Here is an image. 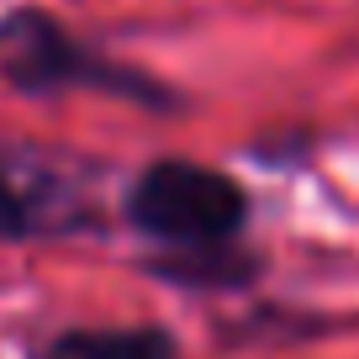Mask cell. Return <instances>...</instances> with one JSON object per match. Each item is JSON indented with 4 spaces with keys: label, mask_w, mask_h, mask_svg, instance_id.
<instances>
[{
    "label": "cell",
    "mask_w": 359,
    "mask_h": 359,
    "mask_svg": "<svg viewBox=\"0 0 359 359\" xmlns=\"http://www.w3.org/2000/svg\"><path fill=\"white\" fill-rule=\"evenodd\" d=\"M48 359H169V344L158 333H69Z\"/></svg>",
    "instance_id": "3"
},
{
    "label": "cell",
    "mask_w": 359,
    "mask_h": 359,
    "mask_svg": "<svg viewBox=\"0 0 359 359\" xmlns=\"http://www.w3.org/2000/svg\"><path fill=\"white\" fill-rule=\"evenodd\" d=\"M11 227H22V206H16V196L0 185V233H11Z\"/></svg>",
    "instance_id": "4"
},
{
    "label": "cell",
    "mask_w": 359,
    "mask_h": 359,
    "mask_svg": "<svg viewBox=\"0 0 359 359\" xmlns=\"http://www.w3.org/2000/svg\"><path fill=\"white\" fill-rule=\"evenodd\" d=\"M133 217L169 243H217L243 222V191L196 164H154L133 191Z\"/></svg>",
    "instance_id": "1"
},
{
    "label": "cell",
    "mask_w": 359,
    "mask_h": 359,
    "mask_svg": "<svg viewBox=\"0 0 359 359\" xmlns=\"http://www.w3.org/2000/svg\"><path fill=\"white\" fill-rule=\"evenodd\" d=\"M0 79L43 90V85H64V79H90V64L48 16L16 11L0 22Z\"/></svg>",
    "instance_id": "2"
}]
</instances>
